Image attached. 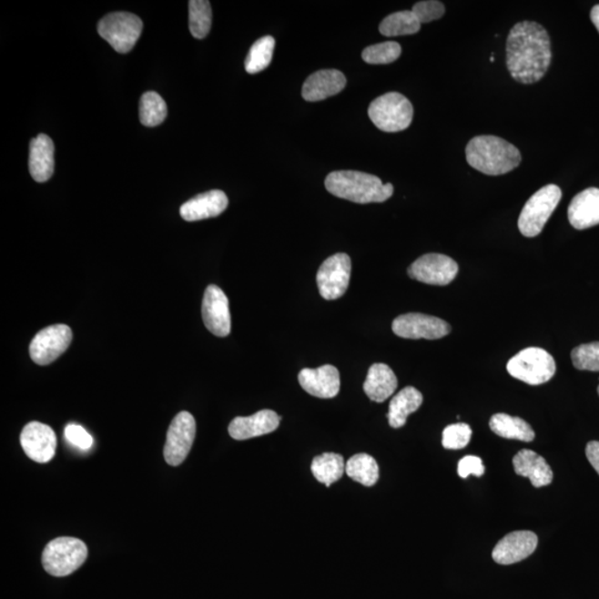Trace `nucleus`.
<instances>
[{
    "label": "nucleus",
    "instance_id": "obj_1",
    "mask_svg": "<svg viewBox=\"0 0 599 599\" xmlns=\"http://www.w3.org/2000/svg\"><path fill=\"white\" fill-rule=\"evenodd\" d=\"M552 63L547 30L535 22L517 23L507 36L506 65L517 83L535 84L544 77Z\"/></svg>",
    "mask_w": 599,
    "mask_h": 599
},
{
    "label": "nucleus",
    "instance_id": "obj_2",
    "mask_svg": "<svg viewBox=\"0 0 599 599\" xmlns=\"http://www.w3.org/2000/svg\"><path fill=\"white\" fill-rule=\"evenodd\" d=\"M466 160L487 176H501L516 169L522 155L514 145L496 136H477L466 147Z\"/></svg>",
    "mask_w": 599,
    "mask_h": 599
},
{
    "label": "nucleus",
    "instance_id": "obj_3",
    "mask_svg": "<svg viewBox=\"0 0 599 599\" xmlns=\"http://www.w3.org/2000/svg\"><path fill=\"white\" fill-rule=\"evenodd\" d=\"M324 185L330 194L362 205L387 201L394 192L393 186L384 185L379 177L352 170L331 172Z\"/></svg>",
    "mask_w": 599,
    "mask_h": 599
},
{
    "label": "nucleus",
    "instance_id": "obj_4",
    "mask_svg": "<svg viewBox=\"0 0 599 599\" xmlns=\"http://www.w3.org/2000/svg\"><path fill=\"white\" fill-rule=\"evenodd\" d=\"M88 548L83 541L74 537H58L45 547L43 566L56 577L68 576L84 564Z\"/></svg>",
    "mask_w": 599,
    "mask_h": 599
},
{
    "label": "nucleus",
    "instance_id": "obj_5",
    "mask_svg": "<svg viewBox=\"0 0 599 599\" xmlns=\"http://www.w3.org/2000/svg\"><path fill=\"white\" fill-rule=\"evenodd\" d=\"M369 117L380 130L398 133L412 124L414 109L411 101L399 93L380 96L371 103Z\"/></svg>",
    "mask_w": 599,
    "mask_h": 599
},
{
    "label": "nucleus",
    "instance_id": "obj_6",
    "mask_svg": "<svg viewBox=\"0 0 599 599\" xmlns=\"http://www.w3.org/2000/svg\"><path fill=\"white\" fill-rule=\"evenodd\" d=\"M561 199L562 190L556 185H547L536 191L521 212L519 229L522 235L527 238L540 235Z\"/></svg>",
    "mask_w": 599,
    "mask_h": 599
},
{
    "label": "nucleus",
    "instance_id": "obj_7",
    "mask_svg": "<svg viewBox=\"0 0 599 599\" xmlns=\"http://www.w3.org/2000/svg\"><path fill=\"white\" fill-rule=\"evenodd\" d=\"M507 372L513 378L530 385L548 382L556 373V363L550 353L541 348L522 350L507 363Z\"/></svg>",
    "mask_w": 599,
    "mask_h": 599
},
{
    "label": "nucleus",
    "instance_id": "obj_8",
    "mask_svg": "<svg viewBox=\"0 0 599 599\" xmlns=\"http://www.w3.org/2000/svg\"><path fill=\"white\" fill-rule=\"evenodd\" d=\"M144 24L130 13H113L100 20L98 33L117 53L131 52L140 37Z\"/></svg>",
    "mask_w": 599,
    "mask_h": 599
},
{
    "label": "nucleus",
    "instance_id": "obj_9",
    "mask_svg": "<svg viewBox=\"0 0 599 599\" xmlns=\"http://www.w3.org/2000/svg\"><path fill=\"white\" fill-rule=\"evenodd\" d=\"M352 263L347 253H337L320 267L317 283L320 294L326 300H337L347 292L351 279Z\"/></svg>",
    "mask_w": 599,
    "mask_h": 599
},
{
    "label": "nucleus",
    "instance_id": "obj_10",
    "mask_svg": "<svg viewBox=\"0 0 599 599\" xmlns=\"http://www.w3.org/2000/svg\"><path fill=\"white\" fill-rule=\"evenodd\" d=\"M196 420L189 412H180L168 430L164 456L168 464L178 466L184 463L194 445Z\"/></svg>",
    "mask_w": 599,
    "mask_h": 599
},
{
    "label": "nucleus",
    "instance_id": "obj_11",
    "mask_svg": "<svg viewBox=\"0 0 599 599\" xmlns=\"http://www.w3.org/2000/svg\"><path fill=\"white\" fill-rule=\"evenodd\" d=\"M73 341V331L66 324H55L36 334L29 353L35 363L48 365L57 360Z\"/></svg>",
    "mask_w": 599,
    "mask_h": 599
},
{
    "label": "nucleus",
    "instance_id": "obj_12",
    "mask_svg": "<svg viewBox=\"0 0 599 599\" xmlns=\"http://www.w3.org/2000/svg\"><path fill=\"white\" fill-rule=\"evenodd\" d=\"M458 263L440 253H428L419 258L408 270L410 278L432 286H448L458 276Z\"/></svg>",
    "mask_w": 599,
    "mask_h": 599
},
{
    "label": "nucleus",
    "instance_id": "obj_13",
    "mask_svg": "<svg viewBox=\"0 0 599 599\" xmlns=\"http://www.w3.org/2000/svg\"><path fill=\"white\" fill-rule=\"evenodd\" d=\"M392 330L403 339L438 340L451 332V326L444 320L428 314L408 313L394 320Z\"/></svg>",
    "mask_w": 599,
    "mask_h": 599
},
{
    "label": "nucleus",
    "instance_id": "obj_14",
    "mask_svg": "<svg viewBox=\"0 0 599 599\" xmlns=\"http://www.w3.org/2000/svg\"><path fill=\"white\" fill-rule=\"evenodd\" d=\"M202 319L206 328L216 337L225 338L230 334L229 300L215 284L208 287L203 296Z\"/></svg>",
    "mask_w": 599,
    "mask_h": 599
},
{
    "label": "nucleus",
    "instance_id": "obj_15",
    "mask_svg": "<svg viewBox=\"0 0 599 599\" xmlns=\"http://www.w3.org/2000/svg\"><path fill=\"white\" fill-rule=\"evenodd\" d=\"M20 444L30 460L48 463L56 454L57 438L49 425L30 422L20 434Z\"/></svg>",
    "mask_w": 599,
    "mask_h": 599
},
{
    "label": "nucleus",
    "instance_id": "obj_16",
    "mask_svg": "<svg viewBox=\"0 0 599 599\" xmlns=\"http://www.w3.org/2000/svg\"><path fill=\"white\" fill-rule=\"evenodd\" d=\"M538 537L531 531H516L503 537L494 547L492 557L501 565H512L524 561L535 552Z\"/></svg>",
    "mask_w": 599,
    "mask_h": 599
},
{
    "label": "nucleus",
    "instance_id": "obj_17",
    "mask_svg": "<svg viewBox=\"0 0 599 599\" xmlns=\"http://www.w3.org/2000/svg\"><path fill=\"white\" fill-rule=\"evenodd\" d=\"M299 383L309 394L320 399H332L340 392V373L333 365L318 369H303L299 373Z\"/></svg>",
    "mask_w": 599,
    "mask_h": 599
},
{
    "label": "nucleus",
    "instance_id": "obj_18",
    "mask_svg": "<svg viewBox=\"0 0 599 599\" xmlns=\"http://www.w3.org/2000/svg\"><path fill=\"white\" fill-rule=\"evenodd\" d=\"M281 418L274 411L262 410L251 416H238L229 425V434L238 441L258 438L274 432Z\"/></svg>",
    "mask_w": 599,
    "mask_h": 599
},
{
    "label": "nucleus",
    "instance_id": "obj_19",
    "mask_svg": "<svg viewBox=\"0 0 599 599\" xmlns=\"http://www.w3.org/2000/svg\"><path fill=\"white\" fill-rule=\"evenodd\" d=\"M228 205L229 200L225 192L211 190L187 201L180 208V215L182 219L189 222L209 219L220 216Z\"/></svg>",
    "mask_w": 599,
    "mask_h": 599
},
{
    "label": "nucleus",
    "instance_id": "obj_20",
    "mask_svg": "<svg viewBox=\"0 0 599 599\" xmlns=\"http://www.w3.org/2000/svg\"><path fill=\"white\" fill-rule=\"evenodd\" d=\"M347 85V78L337 69L319 70L306 80L302 88L304 100L314 103L341 93Z\"/></svg>",
    "mask_w": 599,
    "mask_h": 599
},
{
    "label": "nucleus",
    "instance_id": "obj_21",
    "mask_svg": "<svg viewBox=\"0 0 599 599\" xmlns=\"http://www.w3.org/2000/svg\"><path fill=\"white\" fill-rule=\"evenodd\" d=\"M568 220L577 230L599 225L598 188H588L573 198L568 207Z\"/></svg>",
    "mask_w": 599,
    "mask_h": 599
},
{
    "label": "nucleus",
    "instance_id": "obj_22",
    "mask_svg": "<svg viewBox=\"0 0 599 599\" xmlns=\"http://www.w3.org/2000/svg\"><path fill=\"white\" fill-rule=\"evenodd\" d=\"M55 146L48 136L39 135L30 142L29 171L35 181L46 182L55 170Z\"/></svg>",
    "mask_w": 599,
    "mask_h": 599
},
{
    "label": "nucleus",
    "instance_id": "obj_23",
    "mask_svg": "<svg viewBox=\"0 0 599 599\" xmlns=\"http://www.w3.org/2000/svg\"><path fill=\"white\" fill-rule=\"evenodd\" d=\"M515 473L527 477L534 487L550 485L553 482V471L543 456L531 450H522L513 459Z\"/></svg>",
    "mask_w": 599,
    "mask_h": 599
},
{
    "label": "nucleus",
    "instance_id": "obj_24",
    "mask_svg": "<svg viewBox=\"0 0 599 599\" xmlns=\"http://www.w3.org/2000/svg\"><path fill=\"white\" fill-rule=\"evenodd\" d=\"M364 392L374 402L382 403L398 389L397 375L389 365L375 363L370 368L363 385Z\"/></svg>",
    "mask_w": 599,
    "mask_h": 599
},
{
    "label": "nucleus",
    "instance_id": "obj_25",
    "mask_svg": "<svg viewBox=\"0 0 599 599\" xmlns=\"http://www.w3.org/2000/svg\"><path fill=\"white\" fill-rule=\"evenodd\" d=\"M423 403V395L413 387L404 388L391 400L389 406V423L393 429L405 425L409 415L420 409Z\"/></svg>",
    "mask_w": 599,
    "mask_h": 599
},
{
    "label": "nucleus",
    "instance_id": "obj_26",
    "mask_svg": "<svg viewBox=\"0 0 599 599\" xmlns=\"http://www.w3.org/2000/svg\"><path fill=\"white\" fill-rule=\"evenodd\" d=\"M490 428L496 435L504 439L523 442H532L535 439L534 430L526 421L505 413L492 416Z\"/></svg>",
    "mask_w": 599,
    "mask_h": 599
},
{
    "label": "nucleus",
    "instance_id": "obj_27",
    "mask_svg": "<svg viewBox=\"0 0 599 599\" xmlns=\"http://www.w3.org/2000/svg\"><path fill=\"white\" fill-rule=\"evenodd\" d=\"M311 471L320 482L328 487L338 482L344 474L345 463L342 455L324 453L313 460Z\"/></svg>",
    "mask_w": 599,
    "mask_h": 599
},
{
    "label": "nucleus",
    "instance_id": "obj_28",
    "mask_svg": "<svg viewBox=\"0 0 599 599\" xmlns=\"http://www.w3.org/2000/svg\"><path fill=\"white\" fill-rule=\"evenodd\" d=\"M345 473L355 482L371 487L377 484L380 470L377 461L372 456L361 453L352 456L348 461L345 464Z\"/></svg>",
    "mask_w": 599,
    "mask_h": 599
},
{
    "label": "nucleus",
    "instance_id": "obj_29",
    "mask_svg": "<svg viewBox=\"0 0 599 599\" xmlns=\"http://www.w3.org/2000/svg\"><path fill=\"white\" fill-rule=\"evenodd\" d=\"M420 29L421 23L416 18L412 10H404V12L391 14L380 25V33L387 36V37L414 35L419 33Z\"/></svg>",
    "mask_w": 599,
    "mask_h": 599
},
{
    "label": "nucleus",
    "instance_id": "obj_30",
    "mask_svg": "<svg viewBox=\"0 0 599 599\" xmlns=\"http://www.w3.org/2000/svg\"><path fill=\"white\" fill-rule=\"evenodd\" d=\"M274 46H276V40L271 36H265L252 45L245 63L248 74L260 73L271 64Z\"/></svg>",
    "mask_w": 599,
    "mask_h": 599
},
{
    "label": "nucleus",
    "instance_id": "obj_31",
    "mask_svg": "<svg viewBox=\"0 0 599 599\" xmlns=\"http://www.w3.org/2000/svg\"><path fill=\"white\" fill-rule=\"evenodd\" d=\"M140 121L146 127H157L164 123L168 109L165 100L155 91H148L140 99Z\"/></svg>",
    "mask_w": 599,
    "mask_h": 599
},
{
    "label": "nucleus",
    "instance_id": "obj_32",
    "mask_svg": "<svg viewBox=\"0 0 599 599\" xmlns=\"http://www.w3.org/2000/svg\"><path fill=\"white\" fill-rule=\"evenodd\" d=\"M212 22L211 5L207 0L189 2V29L197 39H203L209 34Z\"/></svg>",
    "mask_w": 599,
    "mask_h": 599
},
{
    "label": "nucleus",
    "instance_id": "obj_33",
    "mask_svg": "<svg viewBox=\"0 0 599 599\" xmlns=\"http://www.w3.org/2000/svg\"><path fill=\"white\" fill-rule=\"evenodd\" d=\"M402 48L400 44L387 42L370 46L363 50L362 58L371 65H388L400 58Z\"/></svg>",
    "mask_w": 599,
    "mask_h": 599
},
{
    "label": "nucleus",
    "instance_id": "obj_34",
    "mask_svg": "<svg viewBox=\"0 0 599 599\" xmlns=\"http://www.w3.org/2000/svg\"><path fill=\"white\" fill-rule=\"evenodd\" d=\"M571 357L577 370L599 372V342L578 345L573 350Z\"/></svg>",
    "mask_w": 599,
    "mask_h": 599
},
{
    "label": "nucleus",
    "instance_id": "obj_35",
    "mask_svg": "<svg viewBox=\"0 0 599 599\" xmlns=\"http://www.w3.org/2000/svg\"><path fill=\"white\" fill-rule=\"evenodd\" d=\"M472 438V429L465 423L449 425L443 431V444L446 450H462L469 445Z\"/></svg>",
    "mask_w": 599,
    "mask_h": 599
},
{
    "label": "nucleus",
    "instance_id": "obj_36",
    "mask_svg": "<svg viewBox=\"0 0 599 599\" xmlns=\"http://www.w3.org/2000/svg\"><path fill=\"white\" fill-rule=\"evenodd\" d=\"M412 12L421 24H428L443 17L445 7L436 0H426V2L416 3Z\"/></svg>",
    "mask_w": 599,
    "mask_h": 599
},
{
    "label": "nucleus",
    "instance_id": "obj_37",
    "mask_svg": "<svg viewBox=\"0 0 599 599\" xmlns=\"http://www.w3.org/2000/svg\"><path fill=\"white\" fill-rule=\"evenodd\" d=\"M65 439L69 444L83 451L93 448L94 439L83 426L78 424H68L65 429Z\"/></svg>",
    "mask_w": 599,
    "mask_h": 599
},
{
    "label": "nucleus",
    "instance_id": "obj_38",
    "mask_svg": "<svg viewBox=\"0 0 599 599\" xmlns=\"http://www.w3.org/2000/svg\"><path fill=\"white\" fill-rule=\"evenodd\" d=\"M458 473L462 479H466L470 475L483 476L485 473L483 462L477 456L467 455L459 462Z\"/></svg>",
    "mask_w": 599,
    "mask_h": 599
},
{
    "label": "nucleus",
    "instance_id": "obj_39",
    "mask_svg": "<svg viewBox=\"0 0 599 599\" xmlns=\"http://www.w3.org/2000/svg\"><path fill=\"white\" fill-rule=\"evenodd\" d=\"M586 456L590 463L599 474V442L592 441L586 446Z\"/></svg>",
    "mask_w": 599,
    "mask_h": 599
},
{
    "label": "nucleus",
    "instance_id": "obj_40",
    "mask_svg": "<svg viewBox=\"0 0 599 599\" xmlns=\"http://www.w3.org/2000/svg\"><path fill=\"white\" fill-rule=\"evenodd\" d=\"M591 19L594 24V26L597 28L599 33V5H596V6L593 7L591 12Z\"/></svg>",
    "mask_w": 599,
    "mask_h": 599
},
{
    "label": "nucleus",
    "instance_id": "obj_41",
    "mask_svg": "<svg viewBox=\"0 0 599 599\" xmlns=\"http://www.w3.org/2000/svg\"><path fill=\"white\" fill-rule=\"evenodd\" d=\"M597 391H598V395H599V387H598V390H597Z\"/></svg>",
    "mask_w": 599,
    "mask_h": 599
}]
</instances>
